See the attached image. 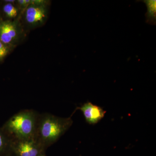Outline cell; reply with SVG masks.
<instances>
[{"label":"cell","mask_w":156,"mask_h":156,"mask_svg":"<svg viewBox=\"0 0 156 156\" xmlns=\"http://www.w3.org/2000/svg\"><path fill=\"white\" fill-rule=\"evenodd\" d=\"M12 139L2 128H0V156L7 154L11 151Z\"/></svg>","instance_id":"cell-7"},{"label":"cell","mask_w":156,"mask_h":156,"mask_svg":"<svg viewBox=\"0 0 156 156\" xmlns=\"http://www.w3.org/2000/svg\"><path fill=\"white\" fill-rule=\"evenodd\" d=\"M46 149L35 137L25 140H12L11 151L15 156H39Z\"/></svg>","instance_id":"cell-3"},{"label":"cell","mask_w":156,"mask_h":156,"mask_svg":"<svg viewBox=\"0 0 156 156\" xmlns=\"http://www.w3.org/2000/svg\"><path fill=\"white\" fill-rule=\"evenodd\" d=\"M17 2L19 4L20 6L21 7L25 8V7H28L31 3L30 0H19L17 1Z\"/></svg>","instance_id":"cell-11"},{"label":"cell","mask_w":156,"mask_h":156,"mask_svg":"<svg viewBox=\"0 0 156 156\" xmlns=\"http://www.w3.org/2000/svg\"><path fill=\"white\" fill-rule=\"evenodd\" d=\"M3 156H15L14 155V154L12 152V151L10 152V153L7 154Z\"/></svg>","instance_id":"cell-13"},{"label":"cell","mask_w":156,"mask_h":156,"mask_svg":"<svg viewBox=\"0 0 156 156\" xmlns=\"http://www.w3.org/2000/svg\"><path fill=\"white\" fill-rule=\"evenodd\" d=\"M15 1L14 0H6V1H4V2L6 3H11V4H14L15 2Z\"/></svg>","instance_id":"cell-12"},{"label":"cell","mask_w":156,"mask_h":156,"mask_svg":"<svg viewBox=\"0 0 156 156\" xmlns=\"http://www.w3.org/2000/svg\"><path fill=\"white\" fill-rule=\"evenodd\" d=\"M72 124L71 117L59 118L48 113L39 115L34 137L46 150L57 141Z\"/></svg>","instance_id":"cell-1"},{"label":"cell","mask_w":156,"mask_h":156,"mask_svg":"<svg viewBox=\"0 0 156 156\" xmlns=\"http://www.w3.org/2000/svg\"><path fill=\"white\" fill-rule=\"evenodd\" d=\"M17 26L10 20L0 21V41L4 44L11 46L18 37Z\"/></svg>","instance_id":"cell-5"},{"label":"cell","mask_w":156,"mask_h":156,"mask_svg":"<svg viewBox=\"0 0 156 156\" xmlns=\"http://www.w3.org/2000/svg\"><path fill=\"white\" fill-rule=\"evenodd\" d=\"M47 11L44 5L30 4L25 11L26 20L29 24L38 25L44 22L47 17Z\"/></svg>","instance_id":"cell-6"},{"label":"cell","mask_w":156,"mask_h":156,"mask_svg":"<svg viewBox=\"0 0 156 156\" xmlns=\"http://www.w3.org/2000/svg\"><path fill=\"white\" fill-rule=\"evenodd\" d=\"M3 11L5 15L10 18H14L17 16L18 10L14 4L6 3L3 7Z\"/></svg>","instance_id":"cell-8"},{"label":"cell","mask_w":156,"mask_h":156,"mask_svg":"<svg viewBox=\"0 0 156 156\" xmlns=\"http://www.w3.org/2000/svg\"><path fill=\"white\" fill-rule=\"evenodd\" d=\"M147 8V17L148 20L151 23L154 22L156 19V1H146Z\"/></svg>","instance_id":"cell-9"},{"label":"cell","mask_w":156,"mask_h":156,"mask_svg":"<svg viewBox=\"0 0 156 156\" xmlns=\"http://www.w3.org/2000/svg\"><path fill=\"white\" fill-rule=\"evenodd\" d=\"M39 115L34 111H23L9 119L2 129L12 140L34 138L35 135Z\"/></svg>","instance_id":"cell-2"},{"label":"cell","mask_w":156,"mask_h":156,"mask_svg":"<svg viewBox=\"0 0 156 156\" xmlns=\"http://www.w3.org/2000/svg\"><path fill=\"white\" fill-rule=\"evenodd\" d=\"M10 51V46L4 44L0 41V61L8 55Z\"/></svg>","instance_id":"cell-10"},{"label":"cell","mask_w":156,"mask_h":156,"mask_svg":"<svg viewBox=\"0 0 156 156\" xmlns=\"http://www.w3.org/2000/svg\"><path fill=\"white\" fill-rule=\"evenodd\" d=\"M39 156H46V154H45V153H44L41 154V155Z\"/></svg>","instance_id":"cell-14"},{"label":"cell","mask_w":156,"mask_h":156,"mask_svg":"<svg viewBox=\"0 0 156 156\" xmlns=\"http://www.w3.org/2000/svg\"><path fill=\"white\" fill-rule=\"evenodd\" d=\"M83 112L86 122L90 125H95L104 117L106 111L101 107L88 101L78 108Z\"/></svg>","instance_id":"cell-4"}]
</instances>
